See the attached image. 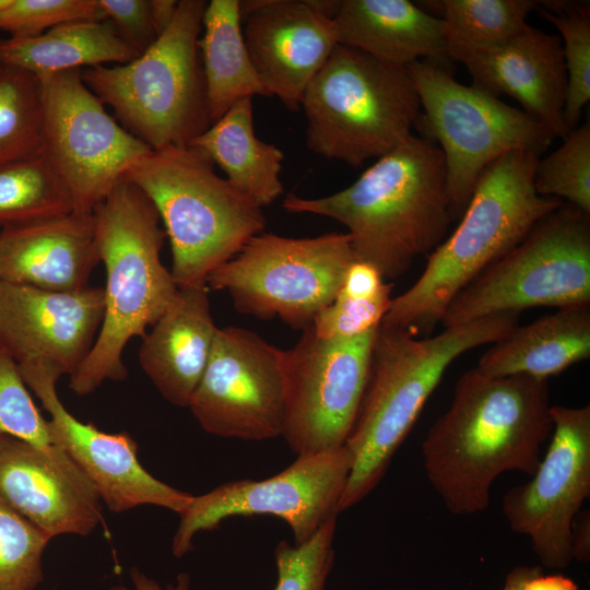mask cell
<instances>
[{"mask_svg":"<svg viewBox=\"0 0 590 590\" xmlns=\"http://www.w3.org/2000/svg\"><path fill=\"white\" fill-rule=\"evenodd\" d=\"M377 329L328 340L309 327L285 351L282 437L296 456L344 446L368 381Z\"/></svg>","mask_w":590,"mask_h":590,"instance_id":"14","label":"cell"},{"mask_svg":"<svg viewBox=\"0 0 590 590\" xmlns=\"http://www.w3.org/2000/svg\"><path fill=\"white\" fill-rule=\"evenodd\" d=\"M52 538L0 500V590H35Z\"/></svg>","mask_w":590,"mask_h":590,"instance_id":"35","label":"cell"},{"mask_svg":"<svg viewBox=\"0 0 590 590\" xmlns=\"http://www.w3.org/2000/svg\"><path fill=\"white\" fill-rule=\"evenodd\" d=\"M427 3L444 21L447 58L463 63L516 36L527 26V17L539 1L441 0Z\"/></svg>","mask_w":590,"mask_h":590,"instance_id":"29","label":"cell"},{"mask_svg":"<svg viewBox=\"0 0 590 590\" xmlns=\"http://www.w3.org/2000/svg\"><path fill=\"white\" fill-rule=\"evenodd\" d=\"M590 357V305L559 308L517 326L483 353L476 369L492 377L547 380Z\"/></svg>","mask_w":590,"mask_h":590,"instance_id":"25","label":"cell"},{"mask_svg":"<svg viewBox=\"0 0 590 590\" xmlns=\"http://www.w3.org/2000/svg\"><path fill=\"white\" fill-rule=\"evenodd\" d=\"M337 517L302 544L281 541L275 547L274 590H324L334 560Z\"/></svg>","mask_w":590,"mask_h":590,"instance_id":"36","label":"cell"},{"mask_svg":"<svg viewBox=\"0 0 590 590\" xmlns=\"http://www.w3.org/2000/svg\"><path fill=\"white\" fill-rule=\"evenodd\" d=\"M590 516L589 512H579L571 527V556L579 562L590 558Z\"/></svg>","mask_w":590,"mask_h":590,"instance_id":"41","label":"cell"},{"mask_svg":"<svg viewBox=\"0 0 590 590\" xmlns=\"http://www.w3.org/2000/svg\"><path fill=\"white\" fill-rule=\"evenodd\" d=\"M518 324L519 314L514 312L445 327L433 337L379 324L366 389L344 444L352 465L340 512L364 499L381 481L451 363L503 339Z\"/></svg>","mask_w":590,"mask_h":590,"instance_id":"3","label":"cell"},{"mask_svg":"<svg viewBox=\"0 0 590 590\" xmlns=\"http://www.w3.org/2000/svg\"><path fill=\"white\" fill-rule=\"evenodd\" d=\"M0 434L31 444L75 479L91 483L71 458L51 440L48 421L35 405L17 363L1 345Z\"/></svg>","mask_w":590,"mask_h":590,"instance_id":"33","label":"cell"},{"mask_svg":"<svg viewBox=\"0 0 590 590\" xmlns=\"http://www.w3.org/2000/svg\"><path fill=\"white\" fill-rule=\"evenodd\" d=\"M392 284L374 297H353L339 292L314 318L311 329L322 339H351L379 327L391 303Z\"/></svg>","mask_w":590,"mask_h":590,"instance_id":"38","label":"cell"},{"mask_svg":"<svg viewBox=\"0 0 590 590\" xmlns=\"http://www.w3.org/2000/svg\"><path fill=\"white\" fill-rule=\"evenodd\" d=\"M282 206L290 213L321 215L343 224L356 259L391 280L442 243L455 220L442 152L414 134L349 187L318 198L288 193Z\"/></svg>","mask_w":590,"mask_h":590,"instance_id":"2","label":"cell"},{"mask_svg":"<svg viewBox=\"0 0 590 590\" xmlns=\"http://www.w3.org/2000/svg\"><path fill=\"white\" fill-rule=\"evenodd\" d=\"M105 20L98 0H10L0 12V30L25 38L72 22Z\"/></svg>","mask_w":590,"mask_h":590,"instance_id":"37","label":"cell"},{"mask_svg":"<svg viewBox=\"0 0 590 590\" xmlns=\"http://www.w3.org/2000/svg\"><path fill=\"white\" fill-rule=\"evenodd\" d=\"M98 3L119 37L139 55L158 38L149 0H98Z\"/></svg>","mask_w":590,"mask_h":590,"instance_id":"39","label":"cell"},{"mask_svg":"<svg viewBox=\"0 0 590 590\" xmlns=\"http://www.w3.org/2000/svg\"><path fill=\"white\" fill-rule=\"evenodd\" d=\"M539 158L529 151L516 150L483 172L459 225L428 255L413 285L391 299L381 327L429 337L467 285L564 203L536 193L534 172Z\"/></svg>","mask_w":590,"mask_h":590,"instance_id":"4","label":"cell"},{"mask_svg":"<svg viewBox=\"0 0 590 590\" xmlns=\"http://www.w3.org/2000/svg\"><path fill=\"white\" fill-rule=\"evenodd\" d=\"M125 179L148 196L164 224L178 287L205 284L214 269L264 232L262 208L220 177L196 146L152 150Z\"/></svg>","mask_w":590,"mask_h":590,"instance_id":"6","label":"cell"},{"mask_svg":"<svg viewBox=\"0 0 590 590\" xmlns=\"http://www.w3.org/2000/svg\"><path fill=\"white\" fill-rule=\"evenodd\" d=\"M243 33L269 96L292 111L338 44L333 20L317 0L240 1Z\"/></svg>","mask_w":590,"mask_h":590,"instance_id":"19","label":"cell"},{"mask_svg":"<svg viewBox=\"0 0 590 590\" xmlns=\"http://www.w3.org/2000/svg\"><path fill=\"white\" fill-rule=\"evenodd\" d=\"M534 189L540 196L565 199L590 214L589 121L570 130L557 150L538 160Z\"/></svg>","mask_w":590,"mask_h":590,"instance_id":"34","label":"cell"},{"mask_svg":"<svg viewBox=\"0 0 590 590\" xmlns=\"http://www.w3.org/2000/svg\"><path fill=\"white\" fill-rule=\"evenodd\" d=\"M541 571V566H517L507 575L503 590H522L524 583Z\"/></svg>","mask_w":590,"mask_h":590,"instance_id":"45","label":"cell"},{"mask_svg":"<svg viewBox=\"0 0 590 590\" xmlns=\"http://www.w3.org/2000/svg\"><path fill=\"white\" fill-rule=\"evenodd\" d=\"M214 323L206 284L178 287L169 307L142 338L139 361L169 403L188 408L212 352Z\"/></svg>","mask_w":590,"mask_h":590,"instance_id":"23","label":"cell"},{"mask_svg":"<svg viewBox=\"0 0 590 590\" xmlns=\"http://www.w3.org/2000/svg\"><path fill=\"white\" fill-rule=\"evenodd\" d=\"M104 288L54 292L0 280V345L21 364L71 376L104 316Z\"/></svg>","mask_w":590,"mask_h":590,"instance_id":"18","label":"cell"},{"mask_svg":"<svg viewBox=\"0 0 590 590\" xmlns=\"http://www.w3.org/2000/svg\"><path fill=\"white\" fill-rule=\"evenodd\" d=\"M553 429L532 479L509 489L503 514L546 568L573 560L571 527L590 495V406L552 405Z\"/></svg>","mask_w":590,"mask_h":590,"instance_id":"16","label":"cell"},{"mask_svg":"<svg viewBox=\"0 0 590 590\" xmlns=\"http://www.w3.org/2000/svg\"><path fill=\"white\" fill-rule=\"evenodd\" d=\"M551 406L547 380L492 377L475 367L460 376L422 442L426 477L450 512L484 511L503 473L534 474L553 429Z\"/></svg>","mask_w":590,"mask_h":590,"instance_id":"1","label":"cell"},{"mask_svg":"<svg viewBox=\"0 0 590 590\" xmlns=\"http://www.w3.org/2000/svg\"><path fill=\"white\" fill-rule=\"evenodd\" d=\"M73 212L71 196L44 154L0 167V226Z\"/></svg>","mask_w":590,"mask_h":590,"instance_id":"30","label":"cell"},{"mask_svg":"<svg viewBox=\"0 0 590 590\" xmlns=\"http://www.w3.org/2000/svg\"><path fill=\"white\" fill-rule=\"evenodd\" d=\"M333 20L339 45L406 68L416 61L444 66L445 25L408 0H341ZM445 67V66H444Z\"/></svg>","mask_w":590,"mask_h":590,"instance_id":"24","label":"cell"},{"mask_svg":"<svg viewBox=\"0 0 590 590\" xmlns=\"http://www.w3.org/2000/svg\"><path fill=\"white\" fill-rule=\"evenodd\" d=\"M346 448L297 456L280 473L264 480H238L192 496L173 538L172 551L182 557L193 550V538L216 529L232 517L273 516L302 544L340 514L339 505L351 472Z\"/></svg>","mask_w":590,"mask_h":590,"instance_id":"13","label":"cell"},{"mask_svg":"<svg viewBox=\"0 0 590 590\" xmlns=\"http://www.w3.org/2000/svg\"><path fill=\"white\" fill-rule=\"evenodd\" d=\"M43 153V113L37 78L0 64V167Z\"/></svg>","mask_w":590,"mask_h":590,"instance_id":"31","label":"cell"},{"mask_svg":"<svg viewBox=\"0 0 590 590\" xmlns=\"http://www.w3.org/2000/svg\"><path fill=\"white\" fill-rule=\"evenodd\" d=\"M101 261L93 213L2 227L0 280L54 292L88 287Z\"/></svg>","mask_w":590,"mask_h":590,"instance_id":"21","label":"cell"},{"mask_svg":"<svg viewBox=\"0 0 590 590\" xmlns=\"http://www.w3.org/2000/svg\"><path fill=\"white\" fill-rule=\"evenodd\" d=\"M19 365V364H17ZM21 376L50 414L51 440L82 470L99 499L114 512L153 505L182 514L192 496L151 475L138 459V445L128 433L108 434L82 423L61 403L56 384L61 377L39 364L19 365Z\"/></svg>","mask_w":590,"mask_h":590,"instance_id":"17","label":"cell"},{"mask_svg":"<svg viewBox=\"0 0 590 590\" xmlns=\"http://www.w3.org/2000/svg\"><path fill=\"white\" fill-rule=\"evenodd\" d=\"M539 1L535 10L560 34L566 71L564 122L568 131L578 127L590 99V13L589 5L562 1Z\"/></svg>","mask_w":590,"mask_h":590,"instance_id":"32","label":"cell"},{"mask_svg":"<svg viewBox=\"0 0 590 590\" xmlns=\"http://www.w3.org/2000/svg\"><path fill=\"white\" fill-rule=\"evenodd\" d=\"M0 500L45 531L90 534L102 519L91 483L64 471L31 444L0 434Z\"/></svg>","mask_w":590,"mask_h":590,"instance_id":"20","label":"cell"},{"mask_svg":"<svg viewBox=\"0 0 590 590\" xmlns=\"http://www.w3.org/2000/svg\"><path fill=\"white\" fill-rule=\"evenodd\" d=\"M204 0H179L156 42L122 64L81 70L116 120L151 150L188 145L210 126L199 50Z\"/></svg>","mask_w":590,"mask_h":590,"instance_id":"7","label":"cell"},{"mask_svg":"<svg viewBox=\"0 0 590 590\" xmlns=\"http://www.w3.org/2000/svg\"><path fill=\"white\" fill-rule=\"evenodd\" d=\"M472 85L494 96L509 95L556 138L564 122L566 71L562 39L529 24L504 45L463 62Z\"/></svg>","mask_w":590,"mask_h":590,"instance_id":"22","label":"cell"},{"mask_svg":"<svg viewBox=\"0 0 590 590\" xmlns=\"http://www.w3.org/2000/svg\"><path fill=\"white\" fill-rule=\"evenodd\" d=\"M355 260L347 233L291 238L262 232L214 269L205 284L226 291L240 314L279 318L304 331L335 298Z\"/></svg>","mask_w":590,"mask_h":590,"instance_id":"11","label":"cell"},{"mask_svg":"<svg viewBox=\"0 0 590 590\" xmlns=\"http://www.w3.org/2000/svg\"><path fill=\"white\" fill-rule=\"evenodd\" d=\"M10 0H0V12L9 4Z\"/></svg>","mask_w":590,"mask_h":590,"instance_id":"46","label":"cell"},{"mask_svg":"<svg viewBox=\"0 0 590 590\" xmlns=\"http://www.w3.org/2000/svg\"><path fill=\"white\" fill-rule=\"evenodd\" d=\"M188 408L211 435L249 441L282 436L285 351L245 328H217Z\"/></svg>","mask_w":590,"mask_h":590,"instance_id":"15","label":"cell"},{"mask_svg":"<svg viewBox=\"0 0 590 590\" xmlns=\"http://www.w3.org/2000/svg\"><path fill=\"white\" fill-rule=\"evenodd\" d=\"M300 107L307 148L354 167L405 141L421 114L406 68L343 45L310 81Z\"/></svg>","mask_w":590,"mask_h":590,"instance_id":"8","label":"cell"},{"mask_svg":"<svg viewBox=\"0 0 590 590\" xmlns=\"http://www.w3.org/2000/svg\"><path fill=\"white\" fill-rule=\"evenodd\" d=\"M139 56L107 20L72 22L34 37L0 39V64L22 69L36 78L122 64Z\"/></svg>","mask_w":590,"mask_h":590,"instance_id":"27","label":"cell"},{"mask_svg":"<svg viewBox=\"0 0 590 590\" xmlns=\"http://www.w3.org/2000/svg\"><path fill=\"white\" fill-rule=\"evenodd\" d=\"M43 154L66 185L73 212L88 214L152 151L108 114L81 70L37 78Z\"/></svg>","mask_w":590,"mask_h":590,"instance_id":"12","label":"cell"},{"mask_svg":"<svg viewBox=\"0 0 590 590\" xmlns=\"http://www.w3.org/2000/svg\"><path fill=\"white\" fill-rule=\"evenodd\" d=\"M406 70L422 110L415 127L442 152L455 219L462 215L479 178L494 161L516 150L540 157L556 138L522 109L461 84L444 66L416 61Z\"/></svg>","mask_w":590,"mask_h":590,"instance_id":"9","label":"cell"},{"mask_svg":"<svg viewBox=\"0 0 590 590\" xmlns=\"http://www.w3.org/2000/svg\"><path fill=\"white\" fill-rule=\"evenodd\" d=\"M150 11L158 36L172 23L177 7V0H149Z\"/></svg>","mask_w":590,"mask_h":590,"instance_id":"44","label":"cell"},{"mask_svg":"<svg viewBox=\"0 0 590 590\" xmlns=\"http://www.w3.org/2000/svg\"><path fill=\"white\" fill-rule=\"evenodd\" d=\"M93 214L106 270L104 316L92 350L70 376L69 387L78 396L94 392L105 380L127 378L125 346L133 337L146 334L178 292L161 261L165 229L140 188L122 179Z\"/></svg>","mask_w":590,"mask_h":590,"instance_id":"5","label":"cell"},{"mask_svg":"<svg viewBox=\"0 0 590 590\" xmlns=\"http://www.w3.org/2000/svg\"><path fill=\"white\" fill-rule=\"evenodd\" d=\"M199 38L210 123L235 103L269 96L249 56L243 33L239 0H211Z\"/></svg>","mask_w":590,"mask_h":590,"instance_id":"28","label":"cell"},{"mask_svg":"<svg viewBox=\"0 0 590 590\" xmlns=\"http://www.w3.org/2000/svg\"><path fill=\"white\" fill-rule=\"evenodd\" d=\"M384 280L376 267L356 259L349 267L339 292L353 297H374L384 288Z\"/></svg>","mask_w":590,"mask_h":590,"instance_id":"40","label":"cell"},{"mask_svg":"<svg viewBox=\"0 0 590 590\" xmlns=\"http://www.w3.org/2000/svg\"><path fill=\"white\" fill-rule=\"evenodd\" d=\"M188 145L204 152L235 188L261 208L284 192L280 178L284 153L257 138L250 97L235 103Z\"/></svg>","mask_w":590,"mask_h":590,"instance_id":"26","label":"cell"},{"mask_svg":"<svg viewBox=\"0 0 590 590\" xmlns=\"http://www.w3.org/2000/svg\"><path fill=\"white\" fill-rule=\"evenodd\" d=\"M590 305V214L564 202L449 304L445 327L531 307Z\"/></svg>","mask_w":590,"mask_h":590,"instance_id":"10","label":"cell"},{"mask_svg":"<svg viewBox=\"0 0 590 590\" xmlns=\"http://www.w3.org/2000/svg\"><path fill=\"white\" fill-rule=\"evenodd\" d=\"M522 590H578V586L563 575H544L543 571L531 577Z\"/></svg>","mask_w":590,"mask_h":590,"instance_id":"43","label":"cell"},{"mask_svg":"<svg viewBox=\"0 0 590 590\" xmlns=\"http://www.w3.org/2000/svg\"><path fill=\"white\" fill-rule=\"evenodd\" d=\"M130 577L134 590H190V576L181 573L177 576L175 583H169L163 588L156 580L148 577L138 567H132ZM109 590H129L121 585L113 586Z\"/></svg>","mask_w":590,"mask_h":590,"instance_id":"42","label":"cell"}]
</instances>
